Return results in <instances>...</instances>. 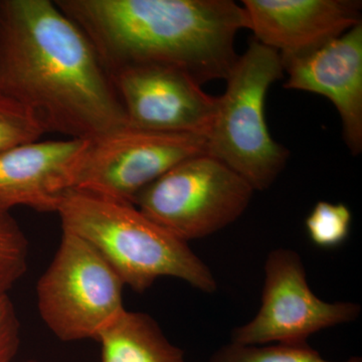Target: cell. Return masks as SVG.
I'll return each instance as SVG.
<instances>
[{
	"label": "cell",
	"instance_id": "obj_1",
	"mask_svg": "<svg viewBox=\"0 0 362 362\" xmlns=\"http://www.w3.org/2000/svg\"><path fill=\"white\" fill-rule=\"evenodd\" d=\"M0 92L47 132L69 139H95L128 124L96 49L49 0H0Z\"/></svg>",
	"mask_w": 362,
	"mask_h": 362
},
{
	"label": "cell",
	"instance_id": "obj_2",
	"mask_svg": "<svg viewBox=\"0 0 362 362\" xmlns=\"http://www.w3.org/2000/svg\"><path fill=\"white\" fill-rule=\"evenodd\" d=\"M87 35L109 73L166 65L199 83L226 78L238 56L235 35L247 28L232 0H56Z\"/></svg>",
	"mask_w": 362,
	"mask_h": 362
},
{
	"label": "cell",
	"instance_id": "obj_3",
	"mask_svg": "<svg viewBox=\"0 0 362 362\" xmlns=\"http://www.w3.org/2000/svg\"><path fill=\"white\" fill-rule=\"evenodd\" d=\"M56 213L63 230L89 243L136 292L146 291L160 277L180 279L209 294L218 289L211 269L187 242L130 202L75 188L64 195Z\"/></svg>",
	"mask_w": 362,
	"mask_h": 362
},
{
	"label": "cell",
	"instance_id": "obj_4",
	"mask_svg": "<svg viewBox=\"0 0 362 362\" xmlns=\"http://www.w3.org/2000/svg\"><path fill=\"white\" fill-rule=\"evenodd\" d=\"M280 54L256 40L226 78L225 94L206 135V153L242 176L256 192L268 189L289 152L272 138L266 122L267 92L283 77Z\"/></svg>",
	"mask_w": 362,
	"mask_h": 362
},
{
	"label": "cell",
	"instance_id": "obj_5",
	"mask_svg": "<svg viewBox=\"0 0 362 362\" xmlns=\"http://www.w3.org/2000/svg\"><path fill=\"white\" fill-rule=\"evenodd\" d=\"M124 286L95 247L63 230L58 251L37 283L40 317L63 341L97 340L125 310Z\"/></svg>",
	"mask_w": 362,
	"mask_h": 362
},
{
	"label": "cell",
	"instance_id": "obj_6",
	"mask_svg": "<svg viewBox=\"0 0 362 362\" xmlns=\"http://www.w3.org/2000/svg\"><path fill=\"white\" fill-rule=\"evenodd\" d=\"M254 192L223 162L202 154L181 162L144 188L134 206L188 243L235 223L246 211Z\"/></svg>",
	"mask_w": 362,
	"mask_h": 362
},
{
	"label": "cell",
	"instance_id": "obj_7",
	"mask_svg": "<svg viewBox=\"0 0 362 362\" xmlns=\"http://www.w3.org/2000/svg\"><path fill=\"white\" fill-rule=\"evenodd\" d=\"M206 153L204 136L127 125L89 140L77 188L134 204L171 168Z\"/></svg>",
	"mask_w": 362,
	"mask_h": 362
},
{
	"label": "cell",
	"instance_id": "obj_8",
	"mask_svg": "<svg viewBox=\"0 0 362 362\" xmlns=\"http://www.w3.org/2000/svg\"><path fill=\"white\" fill-rule=\"evenodd\" d=\"M265 275L259 312L233 329V343L307 344L319 331L352 322L361 315L359 304L331 303L317 297L307 283L301 257L293 250H273L267 257Z\"/></svg>",
	"mask_w": 362,
	"mask_h": 362
},
{
	"label": "cell",
	"instance_id": "obj_9",
	"mask_svg": "<svg viewBox=\"0 0 362 362\" xmlns=\"http://www.w3.org/2000/svg\"><path fill=\"white\" fill-rule=\"evenodd\" d=\"M111 76L129 125L161 132L209 134L218 98L206 94L188 71L173 66L138 65Z\"/></svg>",
	"mask_w": 362,
	"mask_h": 362
},
{
	"label": "cell",
	"instance_id": "obj_10",
	"mask_svg": "<svg viewBox=\"0 0 362 362\" xmlns=\"http://www.w3.org/2000/svg\"><path fill=\"white\" fill-rule=\"evenodd\" d=\"M284 87L327 98L337 107L344 141L354 156L362 150V23L301 56L282 58Z\"/></svg>",
	"mask_w": 362,
	"mask_h": 362
},
{
	"label": "cell",
	"instance_id": "obj_11",
	"mask_svg": "<svg viewBox=\"0 0 362 362\" xmlns=\"http://www.w3.org/2000/svg\"><path fill=\"white\" fill-rule=\"evenodd\" d=\"M89 140L33 141L0 152V206L56 213L77 188Z\"/></svg>",
	"mask_w": 362,
	"mask_h": 362
},
{
	"label": "cell",
	"instance_id": "obj_12",
	"mask_svg": "<svg viewBox=\"0 0 362 362\" xmlns=\"http://www.w3.org/2000/svg\"><path fill=\"white\" fill-rule=\"evenodd\" d=\"M247 28L282 58L301 56L361 23L356 0H244Z\"/></svg>",
	"mask_w": 362,
	"mask_h": 362
},
{
	"label": "cell",
	"instance_id": "obj_13",
	"mask_svg": "<svg viewBox=\"0 0 362 362\" xmlns=\"http://www.w3.org/2000/svg\"><path fill=\"white\" fill-rule=\"evenodd\" d=\"M102 362H185L156 321L142 312L124 310L97 338Z\"/></svg>",
	"mask_w": 362,
	"mask_h": 362
},
{
	"label": "cell",
	"instance_id": "obj_14",
	"mask_svg": "<svg viewBox=\"0 0 362 362\" xmlns=\"http://www.w3.org/2000/svg\"><path fill=\"white\" fill-rule=\"evenodd\" d=\"M209 362H334L326 361L307 344L276 343L268 346L243 345L230 342L214 352ZM362 362L361 357L345 361Z\"/></svg>",
	"mask_w": 362,
	"mask_h": 362
},
{
	"label": "cell",
	"instance_id": "obj_15",
	"mask_svg": "<svg viewBox=\"0 0 362 362\" xmlns=\"http://www.w3.org/2000/svg\"><path fill=\"white\" fill-rule=\"evenodd\" d=\"M28 243L11 209L0 206V295L9 290L28 269Z\"/></svg>",
	"mask_w": 362,
	"mask_h": 362
},
{
	"label": "cell",
	"instance_id": "obj_16",
	"mask_svg": "<svg viewBox=\"0 0 362 362\" xmlns=\"http://www.w3.org/2000/svg\"><path fill=\"white\" fill-rule=\"evenodd\" d=\"M47 133L32 111L0 92V152L40 140Z\"/></svg>",
	"mask_w": 362,
	"mask_h": 362
},
{
	"label": "cell",
	"instance_id": "obj_17",
	"mask_svg": "<svg viewBox=\"0 0 362 362\" xmlns=\"http://www.w3.org/2000/svg\"><path fill=\"white\" fill-rule=\"evenodd\" d=\"M352 214L342 204L319 202L306 218L307 233L316 246L330 249L349 238Z\"/></svg>",
	"mask_w": 362,
	"mask_h": 362
},
{
	"label": "cell",
	"instance_id": "obj_18",
	"mask_svg": "<svg viewBox=\"0 0 362 362\" xmlns=\"http://www.w3.org/2000/svg\"><path fill=\"white\" fill-rule=\"evenodd\" d=\"M21 342V326L8 294L0 295V362H13Z\"/></svg>",
	"mask_w": 362,
	"mask_h": 362
},
{
	"label": "cell",
	"instance_id": "obj_19",
	"mask_svg": "<svg viewBox=\"0 0 362 362\" xmlns=\"http://www.w3.org/2000/svg\"><path fill=\"white\" fill-rule=\"evenodd\" d=\"M23 362H37V361H23Z\"/></svg>",
	"mask_w": 362,
	"mask_h": 362
}]
</instances>
